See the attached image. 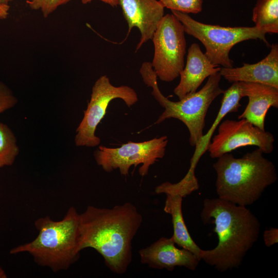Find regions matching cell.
<instances>
[{
    "mask_svg": "<svg viewBox=\"0 0 278 278\" xmlns=\"http://www.w3.org/2000/svg\"><path fill=\"white\" fill-rule=\"evenodd\" d=\"M264 241L266 247H270L278 242V229L276 228H271L265 231Z\"/></svg>",
    "mask_w": 278,
    "mask_h": 278,
    "instance_id": "23",
    "label": "cell"
},
{
    "mask_svg": "<svg viewBox=\"0 0 278 278\" xmlns=\"http://www.w3.org/2000/svg\"><path fill=\"white\" fill-rule=\"evenodd\" d=\"M17 102L18 99L11 91L0 82V114L13 107Z\"/></svg>",
    "mask_w": 278,
    "mask_h": 278,
    "instance_id": "22",
    "label": "cell"
},
{
    "mask_svg": "<svg viewBox=\"0 0 278 278\" xmlns=\"http://www.w3.org/2000/svg\"><path fill=\"white\" fill-rule=\"evenodd\" d=\"M80 214L73 206L60 220L49 216L34 222L38 231L31 241L12 248L11 254L26 252L39 265L49 268L54 272L67 269L80 256Z\"/></svg>",
    "mask_w": 278,
    "mask_h": 278,
    "instance_id": "4",
    "label": "cell"
},
{
    "mask_svg": "<svg viewBox=\"0 0 278 278\" xmlns=\"http://www.w3.org/2000/svg\"><path fill=\"white\" fill-rule=\"evenodd\" d=\"M13 0H0V4H8V3Z\"/></svg>",
    "mask_w": 278,
    "mask_h": 278,
    "instance_id": "27",
    "label": "cell"
},
{
    "mask_svg": "<svg viewBox=\"0 0 278 278\" xmlns=\"http://www.w3.org/2000/svg\"><path fill=\"white\" fill-rule=\"evenodd\" d=\"M94 0H81V3L83 4H87L91 3L92 1ZM103 2L105 4H107L112 7H115L118 6L117 0H97Z\"/></svg>",
    "mask_w": 278,
    "mask_h": 278,
    "instance_id": "25",
    "label": "cell"
},
{
    "mask_svg": "<svg viewBox=\"0 0 278 278\" xmlns=\"http://www.w3.org/2000/svg\"><path fill=\"white\" fill-rule=\"evenodd\" d=\"M19 153L14 134L7 125L0 122V168L12 165Z\"/></svg>",
    "mask_w": 278,
    "mask_h": 278,
    "instance_id": "19",
    "label": "cell"
},
{
    "mask_svg": "<svg viewBox=\"0 0 278 278\" xmlns=\"http://www.w3.org/2000/svg\"><path fill=\"white\" fill-rule=\"evenodd\" d=\"M182 24L185 33L200 41L204 45L205 55L210 61L217 66L233 67V61L230 59L231 49L236 44L249 40L263 41L267 45L266 33L255 26L223 27L206 24L193 19L188 14L171 10Z\"/></svg>",
    "mask_w": 278,
    "mask_h": 278,
    "instance_id": "6",
    "label": "cell"
},
{
    "mask_svg": "<svg viewBox=\"0 0 278 278\" xmlns=\"http://www.w3.org/2000/svg\"><path fill=\"white\" fill-rule=\"evenodd\" d=\"M187 51L186 64L180 73V82L173 90L179 100L196 92L206 78L221 70L210 61L198 44L193 43Z\"/></svg>",
    "mask_w": 278,
    "mask_h": 278,
    "instance_id": "14",
    "label": "cell"
},
{
    "mask_svg": "<svg viewBox=\"0 0 278 278\" xmlns=\"http://www.w3.org/2000/svg\"><path fill=\"white\" fill-rule=\"evenodd\" d=\"M167 143V136H162L142 142H129L117 148L100 146L94 155L97 165L105 171L118 169L124 176L128 175L131 166L142 164L138 172L144 177L150 166L164 157Z\"/></svg>",
    "mask_w": 278,
    "mask_h": 278,
    "instance_id": "9",
    "label": "cell"
},
{
    "mask_svg": "<svg viewBox=\"0 0 278 278\" xmlns=\"http://www.w3.org/2000/svg\"><path fill=\"white\" fill-rule=\"evenodd\" d=\"M141 262L154 269L172 271L177 266L195 270L200 260L190 251L179 249L171 238L161 237L138 252Z\"/></svg>",
    "mask_w": 278,
    "mask_h": 278,
    "instance_id": "12",
    "label": "cell"
},
{
    "mask_svg": "<svg viewBox=\"0 0 278 278\" xmlns=\"http://www.w3.org/2000/svg\"><path fill=\"white\" fill-rule=\"evenodd\" d=\"M143 218L130 202L111 208L89 205L80 214V248L95 249L113 272L125 273L132 261V241Z\"/></svg>",
    "mask_w": 278,
    "mask_h": 278,
    "instance_id": "1",
    "label": "cell"
},
{
    "mask_svg": "<svg viewBox=\"0 0 278 278\" xmlns=\"http://www.w3.org/2000/svg\"><path fill=\"white\" fill-rule=\"evenodd\" d=\"M252 20L256 27L266 33H277L278 0H257Z\"/></svg>",
    "mask_w": 278,
    "mask_h": 278,
    "instance_id": "18",
    "label": "cell"
},
{
    "mask_svg": "<svg viewBox=\"0 0 278 278\" xmlns=\"http://www.w3.org/2000/svg\"><path fill=\"white\" fill-rule=\"evenodd\" d=\"M223 94L221 106L217 116L207 133L203 135L198 146L195 147V152L190 160L189 170L181 180L184 184L189 187L193 188L199 187L195 170L200 158L207 151L208 146L215 130L227 114L237 112L241 106L240 100L242 96L238 82H233L230 87L224 91Z\"/></svg>",
    "mask_w": 278,
    "mask_h": 278,
    "instance_id": "16",
    "label": "cell"
},
{
    "mask_svg": "<svg viewBox=\"0 0 278 278\" xmlns=\"http://www.w3.org/2000/svg\"><path fill=\"white\" fill-rule=\"evenodd\" d=\"M220 73L229 82L257 83L278 89V45L273 44L270 53L257 63H244L238 67H222Z\"/></svg>",
    "mask_w": 278,
    "mask_h": 278,
    "instance_id": "13",
    "label": "cell"
},
{
    "mask_svg": "<svg viewBox=\"0 0 278 278\" xmlns=\"http://www.w3.org/2000/svg\"><path fill=\"white\" fill-rule=\"evenodd\" d=\"M242 97L249 102L244 111L238 116L265 130V119L269 109L278 108V89L268 85L252 82H238Z\"/></svg>",
    "mask_w": 278,
    "mask_h": 278,
    "instance_id": "15",
    "label": "cell"
},
{
    "mask_svg": "<svg viewBox=\"0 0 278 278\" xmlns=\"http://www.w3.org/2000/svg\"><path fill=\"white\" fill-rule=\"evenodd\" d=\"M263 154L257 148L240 158L229 153L217 158L213 167L218 197L244 206L256 202L277 178L274 164Z\"/></svg>",
    "mask_w": 278,
    "mask_h": 278,
    "instance_id": "3",
    "label": "cell"
},
{
    "mask_svg": "<svg viewBox=\"0 0 278 278\" xmlns=\"http://www.w3.org/2000/svg\"><path fill=\"white\" fill-rule=\"evenodd\" d=\"M151 40L154 45L152 68L157 77L171 82L183 69L186 42L183 26L172 13L160 21Z\"/></svg>",
    "mask_w": 278,
    "mask_h": 278,
    "instance_id": "7",
    "label": "cell"
},
{
    "mask_svg": "<svg viewBox=\"0 0 278 278\" xmlns=\"http://www.w3.org/2000/svg\"><path fill=\"white\" fill-rule=\"evenodd\" d=\"M72 0H26L27 5L32 10H40L44 18H47L57 9Z\"/></svg>",
    "mask_w": 278,
    "mask_h": 278,
    "instance_id": "21",
    "label": "cell"
},
{
    "mask_svg": "<svg viewBox=\"0 0 278 278\" xmlns=\"http://www.w3.org/2000/svg\"><path fill=\"white\" fill-rule=\"evenodd\" d=\"M164 8L185 13L197 14L202 10L203 0H159Z\"/></svg>",
    "mask_w": 278,
    "mask_h": 278,
    "instance_id": "20",
    "label": "cell"
},
{
    "mask_svg": "<svg viewBox=\"0 0 278 278\" xmlns=\"http://www.w3.org/2000/svg\"><path fill=\"white\" fill-rule=\"evenodd\" d=\"M7 275L4 269L0 266V278H6Z\"/></svg>",
    "mask_w": 278,
    "mask_h": 278,
    "instance_id": "26",
    "label": "cell"
},
{
    "mask_svg": "<svg viewBox=\"0 0 278 278\" xmlns=\"http://www.w3.org/2000/svg\"><path fill=\"white\" fill-rule=\"evenodd\" d=\"M116 98L123 100L128 107L138 100L137 93L132 88L128 85L116 86L107 75L99 77L93 86L90 101L76 129V146L93 147L100 144V138L95 135L96 128L106 115L110 102Z\"/></svg>",
    "mask_w": 278,
    "mask_h": 278,
    "instance_id": "8",
    "label": "cell"
},
{
    "mask_svg": "<svg viewBox=\"0 0 278 278\" xmlns=\"http://www.w3.org/2000/svg\"><path fill=\"white\" fill-rule=\"evenodd\" d=\"M200 216L204 224L215 225L218 240L214 249H202L201 260L222 272L238 268L259 237L257 218L246 206L219 197L205 199Z\"/></svg>",
    "mask_w": 278,
    "mask_h": 278,
    "instance_id": "2",
    "label": "cell"
},
{
    "mask_svg": "<svg viewBox=\"0 0 278 278\" xmlns=\"http://www.w3.org/2000/svg\"><path fill=\"white\" fill-rule=\"evenodd\" d=\"M164 211L171 216L173 233L171 238L178 246L194 253L200 261L201 248L191 237L185 224L182 210L183 197L179 194L167 193Z\"/></svg>",
    "mask_w": 278,
    "mask_h": 278,
    "instance_id": "17",
    "label": "cell"
},
{
    "mask_svg": "<svg viewBox=\"0 0 278 278\" xmlns=\"http://www.w3.org/2000/svg\"><path fill=\"white\" fill-rule=\"evenodd\" d=\"M10 6L8 4H0V19H5L9 14Z\"/></svg>",
    "mask_w": 278,
    "mask_h": 278,
    "instance_id": "24",
    "label": "cell"
},
{
    "mask_svg": "<svg viewBox=\"0 0 278 278\" xmlns=\"http://www.w3.org/2000/svg\"><path fill=\"white\" fill-rule=\"evenodd\" d=\"M126 21L128 37L131 30L136 27L141 33L135 52L151 40L157 27L164 15V7L158 0H117Z\"/></svg>",
    "mask_w": 278,
    "mask_h": 278,
    "instance_id": "11",
    "label": "cell"
},
{
    "mask_svg": "<svg viewBox=\"0 0 278 278\" xmlns=\"http://www.w3.org/2000/svg\"><path fill=\"white\" fill-rule=\"evenodd\" d=\"M274 142L272 134L244 118L225 119L218 126V132L213 137L207 151L213 159L247 146H255L264 153H270L274 149Z\"/></svg>",
    "mask_w": 278,
    "mask_h": 278,
    "instance_id": "10",
    "label": "cell"
},
{
    "mask_svg": "<svg viewBox=\"0 0 278 278\" xmlns=\"http://www.w3.org/2000/svg\"><path fill=\"white\" fill-rule=\"evenodd\" d=\"M140 72L145 84L152 88L151 94L164 108L155 123L160 124L171 118L179 119L188 130L189 144L193 147L198 146L204 135L205 119L208 108L213 101L224 91L220 86V72L208 77L205 84L199 91L186 95L178 101H171L162 93L151 62H143Z\"/></svg>",
    "mask_w": 278,
    "mask_h": 278,
    "instance_id": "5",
    "label": "cell"
}]
</instances>
